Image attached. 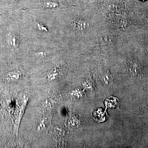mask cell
Instances as JSON below:
<instances>
[{"label":"cell","mask_w":148,"mask_h":148,"mask_svg":"<svg viewBox=\"0 0 148 148\" xmlns=\"http://www.w3.org/2000/svg\"><path fill=\"white\" fill-rule=\"evenodd\" d=\"M29 98L26 94H22L16 100V108L14 111V135H18V128L21 119L27 107Z\"/></svg>","instance_id":"cell-1"},{"label":"cell","mask_w":148,"mask_h":148,"mask_svg":"<svg viewBox=\"0 0 148 148\" xmlns=\"http://www.w3.org/2000/svg\"><path fill=\"white\" fill-rule=\"evenodd\" d=\"M22 77V73L20 71H14L8 73L5 79L9 82H16Z\"/></svg>","instance_id":"cell-2"},{"label":"cell","mask_w":148,"mask_h":148,"mask_svg":"<svg viewBox=\"0 0 148 148\" xmlns=\"http://www.w3.org/2000/svg\"><path fill=\"white\" fill-rule=\"evenodd\" d=\"M71 25L76 31L82 32L84 31L88 27L87 23L81 19H75L71 22Z\"/></svg>","instance_id":"cell-3"},{"label":"cell","mask_w":148,"mask_h":148,"mask_svg":"<svg viewBox=\"0 0 148 148\" xmlns=\"http://www.w3.org/2000/svg\"><path fill=\"white\" fill-rule=\"evenodd\" d=\"M7 41L8 44L11 47L16 48L18 46V38L17 36L12 33H10L8 34Z\"/></svg>","instance_id":"cell-4"},{"label":"cell","mask_w":148,"mask_h":148,"mask_svg":"<svg viewBox=\"0 0 148 148\" xmlns=\"http://www.w3.org/2000/svg\"><path fill=\"white\" fill-rule=\"evenodd\" d=\"M60 75V72L59 69L57 68H55L49 72L47 75L46 79L49 81H52L56 80Z\"/></svg>","instance_id":"cell-5"},{"label":"cell","mask_w":148,"mask_h":148,"mask_svg":"<svg viewBox=\"0 0 148 148\" xmlns=\"http://www.w3.org/2000/svg\"><path fill=\"white\" fill-rule=\"evenodd\" d=\"M128 67L129 72L132 73V75H136L139 74V66L136 63L132 62H130Z\"/></svg>","instance_id":"cell-6"},{"label":"cell","mask_w":148,"mask_h":148,"mask_svg":"<svg viewBox=\"0 0 148 148\" xmlns=\"http://www.w3.org/2000/svg\"><path fill=\"white\" fill-rule=\"evenodd\" d=\"M43 6L46 8H55L58 6V3L53 1L46 0L43 3Z\"/></svg>","instance_id":"cell-7"},{"label":"cell","mask_w":148,"mask_h":148,"mask_svg":"<svg viewBox=\"0 0 148 148\" xmlns=\"http://www.w3.org/2000/svg\"><path fill=\"white\" fill-rule=\"evenodd\" d=\"M48 119L46 118H44L41 120L38 125V128L40 130L45 128L48 124Z\"/></svg>","instance_id":"cell-8"},{"label":"cell","mask_w":148,"mask_h":148,"mask_svg":"<svg viewBox=\"0 0 148 148\" xmlns=\"http://www.w3.org/2000/svg\"><path fill=\"white\" fill-rule=\"evenodd\" d=\"M101 79H102V80L103 81V82L108 84L110 81V75L108 73H105L103 74L102 75Z\"/></svg>","instance_id":"cell-9"},{"label":"cell","mask_w":148,"mask_h":148,"mask_svg":"<svg viewBox=\"0 0 148 148\" xmlns=\"http://www.w3.org/2000/svg\"><path fill=\"white\" fill-rule=\"evenodd\" d=\"M36 27L41 32H48V30L47 27L43 25L42 24H41V23H37Z\"/></svg>","instance_id":"cell-10"},{"label":"cell","mask_w":148,"mask_h":148,"mask_svg":"<svg viewBox=\"0 0 148 148\" xmlns=\"http://www.w3.org/2000/svg\"><path fill=\"white\" fill-rule=\"evenodd\" d=\"M35 54L37 58H44L46 55V53L44 51H38V52H36Z\"/></svg>","instance_id":"cell-11"},{"label":"cell","mask_w":148,"mask_h":148,"mask_svg":"<svg viewBox=\"0 0 148 148\" xmlns=\"http://www.w3.org/2000/svg\"><path fill=\"white\" fill-rule=\"evenodd\" d=\"M79 0H69L70 1H71L72 2H76L78 1Z\"/></svg>","instance_id":"cell-12"},{"label":"cell","mask_w":148,"mask_h":148,"mask_svg":"<svg viewBox=\"0 0 148 148\" xmlns=\"http://www.w3.org/2000/svg\"><path fill=\"white\" fill-rule=\"evenodd\" d=\"M142 1H145V0H142Z\"/></svg>","instance_id":"cell-13"},{"label":"cell","mask_w":148,"mask_h":148,"mask_svg":"<svg viewBox=\"0 0 148 148\" xmlns=\"http://www.w3.org/2000/svg\"><path fill=\"white\" fill-rule=\"evenodd\" d=\"M14 1H16V0H14Z\"/></svg>","instance_id":"cell-14"}]
</instances>
